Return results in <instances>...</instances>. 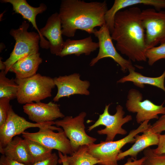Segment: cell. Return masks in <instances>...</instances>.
<instances>
[{
	"label": "cell",
	"mask_w": 165,
	"mask_h": 165,
	"mask_svg": "<svg viewBox=\"0 0 165 165\" xmlns=\"http://www.w3.org/2000/svg\"></svg>",
	"instance_id": "obj_37"
},
{
	"label": "cell",
	"mask_w": 165,
	"mask_h": 165,
	"mask_svg": "<svg viewBox=\"0 0 165 165\" xmlns=\"http://www.w3.org/2000/svg\"><path fill=\"white\" fill-rule=\"evenodd\" d=\"M24 112L29 119L36 123H44L53 121L65 116L61 112L59 105L51 101L48 103L41 101L25 104Z\"/></svg>",
	"instance_id": "obj_14"
},
{
	"label": "cell",
	"mask_w": 165,
	"mask_h": 165,
	"mask_svg": "<svg viewBox=\"0 0 165 165\" xmlns=\"http://www.w3.org/2000/svg\"><path fill=\"white\" fill-rule=\"evenodd\" d=\"M2 58L0 57V69L1 71H5L6 68V67L4 63V62L2 61Z\"/></svg>",
	"instance_id": "obj_35"
},
{
	"label": "cell",
	"mask_w": 165,
	"mask_h": 165,
	"mask_svg": "<svg viewBox=\"0 0 165 165\" xmlns=\"http://www.w3.org/2000/svg\"><path fill=\"white\" fill-rule=\"evenodd\" d=\"M108 10L106 1L86 2L81 0H63L59 14L62 35L74 36L79 29L89 34L94 33L95 28L105 24V15Z\"/></svg>",
	"instance_id": "obj_2"
},
{
	"label": "cell",
	"mask_w": 165,
	"mask_h": 165,
	"mask_svg": "<svg viewBox=\"0 0 165 165\" xmlns=\"http://www.w3.org/2000/svg\"><path fill=\"white\" fill-rule=\"evenodd\" d=\"M150 129L153 132L159 134L165 131V115L162 116L151 125Z\"/></svg>",
	"instance_id": "obj_29"
},
{
	"label": "cell",
	"mask_w": 165,
	"mask_h": 165,
	"mask_svg": "<svg viewBox=\"0 0 165 165\" xmlns=\"http://www.w3.org/2000/svg\"><path fill=\"white\" fill-rule=\"evenodd\" d=\"M59 159L58 160V163H62V165H69L68 162L64 159L61 157L59 156Z\"/></svg>",
	"instance_id": "obj_34"
},
{
	"label": "cell",
	"mask_w": 165,
	"mask_h": 165,
	"mask_svg": "<svg viewBox=\"0 0 165 165\" xmlns=\"http://www.w3.org/2000/svg\"><path fill=\"white\" fill-rule=\"evenodd\" d=\"M0 1L2 3L11 4L15 13L20 14L23 18L31 22L39 35L41 47L46 49L50 48L49 42L41 36L36 21L37 15L42 13L46 10L47 7L45 4L41 3L38 7H35L30 5L26 0H2Z\"/></svg>",
	"instance_id": "obj_15"
},
{
	"label": "cell",
	"mask_w": 165,
	"mask_h": 165,
	"mask_svg": "<svg viewBox=\"0 0 165 165\" xmlns=\"http://www.w3.org/2000/svg\"><path fill=\"white\" fill-rule=\"evenodd\" d=\"M141 23L145 31L147 50L165 42V12L149 8L141 11Z\"/></svg>",
	"instance_id": "obj_9"
},
{
	"label": "cell",
	"mask_w": 165,
	"mask_h": 165,
	"mask_svg": "<svg viewBox=\"0 0 165 165\" xmlns=\"http://www.w3.org/2000/svg\"><path fill=\"white\" fill-rule=\"evenodd\" d=\"M31 155L33 164L48 158L52 154V150L39 143L25 139Z\"/></svg>",
	"instance_id": "obj_25"
},
{
	"label": "cell",
	"mask_w": 165,
	"mask_h": 165,
	"mask_svg": "<svg viewBox=\"0 0 165 165\" xmlns=\"http://www.w3.org/2000/svg\"><path fill=\"white\" fill-rule=\"evenodd\" d=\"M146 56L150 66L161 59H165V42L157 46L150 48L146 50Z\"/></svg>",
	"instance_id": "obj_27"
},
{
	"label": "cell",
	"mask_w": 165,
	"mask_h": 165,
	"mask_svg": "<svg viewBox=\"0 0 165 165\" xmlns=\"http://www.w3.org/2000/svg\"><path fill=\"white\" fill-rule=\"evenodd\" d=\"M36 132L24 131L22 134L24 138L37 142L51 149H55L64 155H71L74 152L70 141L63 129L59 127L39 128Z\"/></svg>",
	"instance_id": "obj_6"
},
{
	"label": "cell",
	"mask_w": 165,
	"mask_h": 165,
	"mask_svg": "<svg viewBox=\"0 0 165 165\" xmlns=\"http://www.w3.org/2000/svg\"><path fill=\"white\" fill-rule=\"evenodd\" d=\"M137 4L152 6L157 10L165 8V0H115L111 8L105 15V24L112 34L114 30L116 14L121 9Z\"/></svg>",
	"instance_id": "obj_17"
},
{
	"label": "cell",
	"mask_w": 165,
	"mask_h": 165,
	"mask_svg": "<svg viewBox=\"0 0 165 165\" xmlns=\"http://www.w3.org/2000/svg\"><path fill=\"white\" fill-rule=\"evenodd\" d=\"M58 154L69 165H94L101 163L99 160L88 152L87 145L80 146L69 156L64 155L59 151H58Z\"/></svg>",
	"instance_id": "obj_23"
},
{
	"label": "cell",
	"mask_w": 165,
	"mask_h": 165,
	"mask_svg": "<svg viewBox=\"0 0 165 165\" xmlns=\"http://www.w3.org/2000/svg\"><path fill=\"white\" fill-rule=\"evenodd\" d=\"M42 61L39 53L34 54L17 61L11 66L9 71L15 74V78H27L36 74Z\"/></svg>",
	"instance_id": "obj_21"
},
{
	"label": "cell",
	"mask_w": 165,
	"mask_h": 165,
	"mask_svg": "<svg viewBox=\"0 0 165 165\" xmlns=\"http://www.w3.org/2000/svg\"><path fill=\"white\" fill-rule=\"evenodd\" d=\"M142 94L139 90L133 88L129 90L126 107L129 112L137 113L136 119L137 123L141 124L147 120L158 119V115H165L164 102L159 105L148 99L142 101Z\"/></svg>",
	"instance_id": "obj_10"
},
{
	"label": "cell",
	"mask_w": 165,
	"mask_h": 165,
	"mask_svg": "<svg viewBox=\"0 0 165 165\" xmlns=\"http://www.w3.org/2000/svg\"><path fill=\"white\" fill-rule=\"evenodd\" d=\"M135 69H131L128 71L129 74L121 78L117 81V83H124L131 82L134 85L138 87L143 88L145 85H149L160 88L165 92L164 80L165 70L160 76L152 77L145 76L135 71Z\"/></svg>",
	"instance_id": "obj_22"
},
{
	"label": "cell",
	"mask_w": 165,
	"mask_h": 165,
	"mask_svg": "<svg viewBox=\"0 0 165 165\" xmlns=\"http://www.w3.org/2000/svg\"><path fill=\"white\" fill-rule=\"evenodd\" d=\"M142 165V164H141V165Z\"/></svg>",
	"instance_id": "obj_36"
},
{
	"label": "cell",
	"mask_w": 165,
	"mask_h": 165,
	"mask_svg": "<svg viewBox=\"0 0 165 165\" xmlns=\"http://www.w3.org/2000/svg\"><path fill=\"white\" fill-rule=\"evenodd\" d=\"M41 35L48 40L51 53L58 56L64 46L62 26L58 13L53 14L48 19L45 26L39 29Z\"/></svg>",
	"instance_id": "obj_16"
},
{
	"label": "cell",
	"mask_w": 165,
	"mask_h": 165,
	"mask_svg": "<svg viewBox=\"0 0 165 165\" xmlns=\"http://www.w3.org/2000/svg\"><path fill=\"white\" fill-rule=\"evenodd\" d=\"M141 11L138 7L120 10L116 14L111 34L116 48L133 61H146L147 50L145 30L142 25Z\"/></svg>",
	"instance_id": "obj_1"
},
{
	"label": "cell",
	"mask_w": 165,
	"mask_h": 165,
	"mask_svg": "<svg viewBox=\"0 0 165 165\" xmlns=\"http://www.w3.org/2000/svg\"><path fill=\"white\" fill-rule=\"evenodd\" d=\"M29 24L23 21L16 29H12L9 34L15 41L13 49L9 57L4 63L6 74L13 65L19 59L30 55L39 53L40 36L38 33L28 32Z\"/></svg>",
	"instance_id": "obj_5"
},
{
	"label": "cell",
	"mask_w": 165,
	"mask_h": 165,
	"mask_svg": "<svg viewBox=\"0 0 165 165\" xmlns=\"http://www.w3.org/2000/svg\"><path fill=\"white\" fill-rule=\"evenodd\" d=\"M58 157L56 153H52L48 158L31 165H57L58 163Z\"/></svg>",
	"instance_id": "obj_30"
},
{
	"label": "cell",
	"mask_w": 165,
	"mask_h": 165,
	"mask_svg": "<svg viewBox=\"0 0 165 165\" xmlns=\"http://www.w3.org/2000/svg\"><path fill=\"white\" fill-rule=\"evenodd\" d=\"M0 165H27L10 159L2 155L0 158Z\"/></svg>",
	"instance_id": "obj_32"
},
{
	"label": "cell",
	"mask_w": 165,
	"mask_h": 165,
	"mask_svg": "<svg viewBox=\"0 0 165 165\" xmlns=\"http://www.w3.org/2000/svg\"><path fill=\"white\" fill-rule=\"evenodd\" d=\"M143 151L145 159L142 165H165V154H156L150 147Z\"/></svg>",
	"instance_id": "obj_26"
},
{
	"label": "cell",
	"mask_w": 165,
	"mask_h": 165,
	"mask_svg": "<svg viewBox=\"0 0 165 165\" xmlns=\"http://www.w3.org/2000/svg\"><path fill=\"white\" fill-rule=\"evenodd\" d=\"M54 121L44 123H33L16 114L11 105L7 119L0 127V149L5 147L16 135L22 134L31 127L55 128L52 126Z\"/></svg>",
	"instance_id": "obj_12"
},
{
	"label": "cell",
	"mask_w": 165,
	"mask_h": 165,
	"mask_svg": "<svg viewBox=\"0 0 165 165\" xmlns=\"http://www.w3.org/2000/svg\"><path fill=\"white\" fill-rule=\"evenodd\" d=\"M15 80L18 86L16 98L21 104L38 102L51 97L56 86L53 78L39 73L24 79L15 78Z\"/></svg>",
	"instance_id": "obj_4"
},
{
	"label": "cell",
	"mask_w": 165,
	"mask_h": 165,
	"mask_svg": "<svg viewBox=\"0 0 165 165\" xmlns=\"http://www.w3.org/2000/svg\"><path fill=\"white\" fill-rule=\"evenodd\" d=\"M110 105L109 104L105 105L103 113L99 115L97 120L93 125L89 126L87 130L90 132L99 126H105V128L98 130L97 133L100 135H106V141H113L117 134H126L127 132L122 127L132 119L130 115L124 117L125 112L123 107L120 105L116 106V113L113 115H111L108 112Z\"/></svg>",
	"instance_id": "obj_7"
},
{
	"label": "cell",
	"mask_w": 165,
	"mask_h": 165,
	"mask_svg": "<svg viewBox=\"0 0 165 165\" xmlns=\"http://www.w3.org/2000/svg\"><path fill=\"white\" fill-rule=\"evenodd\" d=\"M0 152L8 158L27 165L33 164L32 159L25 139L15 137Z\"/></svg>",
	"instance_id": "obj_18"
},
{
	"label": "cell",
	"mask_w": 165,
	"mask_h": 165,
	"mask_svg": "<svg viewBox=\"0 0 165 165\" xmlns=\"http://www.w3.org/2000/svg\"><path fill=\"white\" fill-rule=\"evenodd\" d=\"M86 115V112H82L75 117L67 116L62 119L54 122V124L63 128L70 141L73 152L80 146L94 143L97 140V138L89 136L86 132L84 122Z\"/></svg>",
	"instance_id": "obj_8"
},
{
	"label": "cell",
	"mask_w": 165,
	"mask_h": 165,
	"mask_svg": "<svg viewBox=\"0 0 165 165\" xmlns=\"http://www.w3.org/2000/svg\"><path fill=\"white\" fill-rule=\"evenodd\" d=\"M6 75L4 71L0 72V98L6 97L11 100L16 98L18 86L15 79H9Z\"/></svg>",
	"instance_id": "obj_24"
},
{
	"label": "cell",
	"mask_w": 165,
	"mask_h": 165,
	"mask_svg": "<svg viewBox=\"0 0 165 165\" xmlns=\"http://www.w3.org/2000/svg\"><path fill=\"white\" fill-rule=\"evenodd\" d=\"M98 48V42H93L91 36L79 40L68 39L64 41L63 49L58 56L63 57L74 54L79 56L82 54L87 56Z\"/></svg>",
	"instance_id": "obj_20"
},
{
	"label": "cell",
	"mask_w": 165,
	"mask_h": 165,
	"mask_svg": "<svg viewBox=\"0 0 165 165\" xmlns=\"http://www.w3.org/2000/svg\"><path fill=\"white\" fill-rule=\"evenodd\" d=\"M93 34L98 38L99 50L97 56L91 61L90 66H94L101 59L109 57L120 66L124 72L131 69H135L131 61L125 59L117 52L113 44L111 33L105 24L98 30L95 28Z\"/></svg>",
	"instance_id": "obj_11"
},
{
	"label": "cell",
	"mask_w": 165,
	"mask_h": 165,
	"mask_svg": "<svg viewBox=\"0 0 165 165\" xmlns=\"http://www.w3.org/2000/svg\"><path fill=\"white\" fill-rule=\"evenodd\" d=\"M157 147L153 149V152L159 155L165 154V134H159V141Z\"/></svg>",
	"instance_id": "obj_31"
},
{
	"label": "cell",
	"mask_w": 165,
	"mask_h": 165,
	"mask_svg": "<svg viewBox=\"0 0 165 165\" xmlns=\"http://www.w3.org/2000/svg\"><path fill=\"white\" fill-rule=\"evenodd\" d=\"M53 79L57 89L56 95L53 99L54 102L58 101L61 98L69 97L72 95L87 96L90 94L88 90L90 82L86 80H82L79 73L60 76L55 77Z\"/></svg>",
	"instance_id": "obj_13"
},
{
	"label": "cell",
	"mask_w": 165,
	"mask_h": 165,
	"mask_svg": "<svg viewBox=\"0 0 165 165\" xmlns=\"http://www.w3.org/2000/svg\"><path fill=\"white\" fill-rule=\"evenodd\" d=\"M10 99L6 97L0 98V127L6 122L11 105Z\"/></svg>",
	"instance_id": "obj_28"
},
{
	"label": "cell",
	"mask_w": 165,
	"mask_h": 165,
	"mask_svg": "<svg viewBox=\"0 0 165 165\" xmlns=\"http://www.w3.org/2000/svg\"><path fill=\"white\" fill-rule=\"evenodd\" d=\"M150 127L144 131L142 135L135 136L134 144L128 150L119 154L117 157L118 161L128 156L133 159H136L139 153L151 145H158L159 134L153 132Z\"/></svg>",
	"instance_id": "obj_19"
},
{
	"label": "cell",
	"mask_w": 165,
	"mask_h": 165,
	"mask_svg": "<svg viewBox=\"0 0 165 165\" xmlns=\"http://www.w3.org/2000/svg\"><path fill=\"white\" fill-rule=\"evenodd\" d=\"M145 158L144 156L139 160L133 159L131 158H129L127 161L123 165H140L142 164Z\"/></svg>",
	"instance_id": "obj_33"
},
{
	"label": "cell",
	"mask_w": 165,
	"mask_h": 165,
	"mask_svg": "<svg viewBox=\"0 0 165 165\" xmlns=\"http://www.w3.org/2000/svg\"><path fill=\"white\" fill-rule=\"evenodd\" d=\"M147 120L141 124L136 129L130 130L125 137L116 141H101L100 143L87 145L88 152L99 160L101 165H118L117 157L121 149L127 143H134L135 136L148 129L151 126Z\"/></svg>",
	"instance_id": "obj_3"
}]
</instances>
